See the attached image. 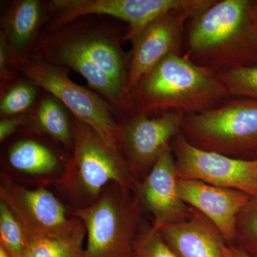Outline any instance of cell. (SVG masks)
Returning a JSON list of instances; mask_svg holds the SVG:
<instances>
[{"label": "cell", "mask_w": 257, "mask_h": 257, "mask_svg": "<svg viewBox=\"0 0 257 257\" xmlns=\"http://www.w3.org/2000/svg\"><path fill=\"white\" fill-rule=\"evenodd\" d=\"M121 23L88 15L47 24L28 57L81 74L118 114H126L130 54L121 47L128 31L119 26Z\"/></svg>", "instance_id": "cell-1"}, {"label": "cell", "mask_w": 257, "mask_h": 257, "mask_svg": "<svg viewBox=\"0 0 257 257\" xmlns=\"http://www.w3.org/2000/svg\"><path fill=\"white\" fill-rule=\"evenodd\" d=\"M227 88L212 69L187 55L167 56L139 80L128 94L126 114H194L227 100Z\"/></svg>", "instance_id": "cell-2"}, {"label": "cell", "mask_w": 257, "mask_h": 257, "mask_svg": "<svg viewBox=\"0 0 257 257\" xmlns=\"http://www.w3.org/2000/svg\"><path fill=\"white\" fill-rule=\"evenodd\" d=\"M255 1L220 0L191 19L187 55L218 72L257 63Z\"/></svg>", "instance_id": "cell-3"}, {"label": "cell", "mask_w": 257, "mask_h": 257, "mask_svg": "<svg viewBox=\"0 0 257 257\" xmlns=\"http://www.w3.org/2000/svg\"><path fill=\"white\" fill-rule=\"evenodd\" d=\"M73 122L72 155L57 181V187L73 204V208L91 205L111 183L130 191L134 171L122 152L108 146L79 119L74 117Z\"/></svg>", "instance_id": "cell-4"}, {"label": "cell", "mask_w": 257, "mask_h": 257, "mask_svg": "<svg viewBox=\"0 0 257 257\" xmlns=\"http://www.w3.org/2000/svg\"><path fill=\"white\" fill-rule=\"evenodd\" d=\"M181 134L202 150L233 158L257 155V100L237 98L185 114Z\"/></svg>", "instance_id": "cell-5"}, {"label": "cell", "mask_w": 257, "mask_h": 257, "mask_svg": "<svg viewBox=\"0 0 257 257\" xmlns=\"http://www.w3.org/2000/svg\"><path fill=\"white\" fill-rule=\"evenodd\" d=\"M10 67L57 97L74 118L92 128L108 146L121 152V123L117 121L119 115L97 93L71 80L69 69L29 57L13 56Z\"/></svg>", "instance_id": "cell-6"}, {"label": "cell", "mask_w": 257, "mask_h": 257, "mask_svg": "<svg viewBox=\"0 0 257 257\" xmlns=\"http://www.w3.org/2000/svg\"><path fill=\"white\" fill-rule=\"evenodd\" d=\"M130 192L111 183L91 205L69 208L85 228V257H133L139 216Z\"/></svg>", "instance_id": "cell-7"}, {"label": "cell", "mask_w": 257, "mask_h": 257, "mask_svg": "<svg viewBox=\"0 0 257 257\" xmlns=\"http://www.w3.org/2000/svg\"><path fill=\"white\" fill-rule=\"evenodd\" d=\"M0 177V200L18 217L28 238L70 239L86 236L82 221L69 217L68 209L50 191L43 187H21L5 172Z\"/></svg>", "instance_id": "cell-8"}, {"label": "cell", "mask_w": 257, "mask_h": 257, "mask_svg": "<svg viewBox=\"0 0 257 257\" xmlns=\"http://www.w3.org/2000/svg\"><path fill=\"white\" fill-rule=\"evenodd\" d=\"M170 145L178 178L200 181L257 197V158H233L202 150L189 143L181 133Z\"/></svg>", "instance_id": "cell-9"}, {"label": "cell", "mask_w": 257, "mask_h": 257, "mask_svg": "<svg viewBox=\"0 0 257 257\" xmlns=\"http://www.w3.org/2000/svg\"><path fill=\"white\" fill-rule=\"evenodd\" d=\"M216 0H195L192 5L161 15L139 32L130 41L126 100L128 93L140 79L167 56L181 54L187 22Z\"/></svg>", "instance_id": "cell-10"}, {"label": "cell", "mask_w": 257, "mask_h": 257, "mask_svg": "<svg viewBox=\"0 0 257 257\" xmlns=\"http://www.w3.org/2000/svg\"><path fill=\"white\" fill-rule=\"evenodd\" d=\"M193 0H49L47 24H60L88 15L116 19L128 26L125 41L161 15L189 6Z\"/></svg>", "instance_id": "cell-11"}, {"label": "cell", "mask_w": 257, "mask_h": 257, "mask_svg": "<svg viewBox=\"0 0 257 257\" xmlns=\"http://www.w3.org/2000/svg\"><path fill=\"white\" fill-rule=\"evenodd\" d=\"M184 115L179 112L138 113L130 115L121 123V152L134 172L151 170L161 153L181 133Z\"/></svg>", "instance_id": "cell-12"}, {"label": "cell", "mask_w": 257, "mask_h": 257, "mask_svg": "<svg viewBox=\"0 0 257 257\" xmlns=\"http://www.w3.org/2000/svg\"><path fill=\"white\" fill-rule=\"evenodd\" d=\"M177 168L171 145L166 147L148 175L139 184L140 199L155 218V224L180 222L192 210L179 197Z\"/></svg>", "instance_id": "cell-13"}, {"label": "cell", "mask_w": 257, "mask_h": 257, "mask_svg": "<svg viewBox=\"0 0 257 257\" xmlns=\"http://www.w3.org/2000/svg\"><path fill=\"white\" fill-rule=\"evenodd\" d=\"M179 197L216 226L225 240L234 241L236 218L251 196L194 179L177 180Z\"/></svg>", "instance_id": "cell-14"}, {"label": "cell", "mask_w": 257, "mask_h": 257, "mask_svg": "<svg viewBox=\"0 0 257 257\" xmlns=\"http://www.w3.org/2000/svg\"><path fill=\"white\" fill-rule=\"evenodd\" d=\"M155 225L178 257H226L224 238L199 211H192L188 219L180 222Z\"/></svg>", "instance_id": "cell-15"}, {"label": "cell", "mask_w": 257, "mask_h": 257, "mask_svg": "<svg viewBox=\"0 0 257 257\" xmlns=\"http://www.w3.org/2000/svg\"><path fill=\"white\" fill-rule=\"evenodd\" d=\"M48 20L45 1H13L0 21V32L9 44L11 56L28 57Z\"/></svg>", "instance_id": "cell-16"}, {"label": "cell", "mask_w": 257, "mask_h": 257, "mask_svg": "<svg viewBox=\"0 0 257 257\" xmlns=\"http://www.w3.org/2000/svg\"><path fill=\"white\" fill-rule=\"evenodd\" d=\"M73 118L57 97L43 90L36 105L27 115L23 130L30 135H47L66 148L73 150Z\"/></svg>", "instance_id": "cell-17"}, {"label": "cell", "mask_w": 257, "mask_h": 257, "mask_svg": "<svg viewBox=\"0 0 257 257\" xmlns=\"http://www.w3.org/2000/svg\"><path fill=\"white\" fill-rule=\"evenodd\" d=\"M10 165L28 175H47L58 167L59 158L50 147L32 138L22 139L13 144L8 152Z\"/></svg>", "instance_id": "cell-18"}, {"label": "cell", "mask_w": 257, "mask_h": 257, "mask_svg": "<svg viewBox=\"0 0 257 257\" xmlns=\"http://www.w3.org/2000/svg\"><path fill=\"white\" fill-rule=\"evenodd\" d=\"M43 89L21 74L20 78L0 87V116L28 114L34 109Z\"/></svg>", "instance_id": "cell-19"}, {"label": "cell", "mask_w": 257, "mask_h": 257, "mask_svg": "<svg viewBox=\"0 0 257 257\" xmlns=\"http://www.w3.org/2000/svg\"><path fill=\"white\" fill-rule=\"evenodd\" d=\"M86 236L70 239L28 238L25 257H85L83 242Z\"/></svg>", "instance_id": "cell-20"}, {"label": "cell", "mask_w": 257, "mask_h": 257, "mask_svg": "<svg viewBox=\"0 0 257 257\" xmlns=\"http://www.w3.org/2000/svg\"><path fill=\"white\" fill-rule=\"evenodd\" d=\"M0 246L12 257H25L28 239L23 225L13 211L0 200Z\"/></svg>", "instance_id": "cell-21"}, {"label": "cell", "mask_w": 257, "mask_h": 257, "mask_svg": "<svg viewBox=\"0 0 257 257\" xmlns=\"http://www.w3.org/2000/svg\"><path fill=\"white\" fill-rule=\"evenodd\" d=\"M230 96L257 100V63L216 72Z\"/></svg>", "instance_id": "cell-22"}, {"label": "cell", "mask_w": 257, "mask_h": 257, "mask_svg": "<svg viewBox=\"0 0 257 257\" xmlns=\"http://www.w3.org/2000/svg\"><path fill=\"white\" fill-rule=\"evenodd\" d=\"M238 247L250 257H257V197H251L236 218Z\"/></svg>", "instance_id": "cell-23"}, {"label": "cell", "mask_w": 257, "mask_h": 257, "mask_svg": "<svg viewBox=\"0 0 257 257\" xmlns=\"http://www.w3.org/2000/svg\"><path fill=\"white\" fill-rule=\"evenodd\" d=\"M133 257H178L166 243L155 224L139 235Z\"/></svg>", "instance_id": "cell-24"}, {"label": "cell", "mask_w": 257, "mask_h": 257, "mask_svg": "<svg viewBox=\"0 0 257 257\" xmlns=\"http://www.w3.org/2000/svg\"><path fill=\"white\" fill-rule=\"evenodd\" d=\"M11 50L5 35L0 32V87L20 78L21 74L10 67Z\"/></svg>", "instance_id": "cell-25"}, {"label": "cell", "mask_w": 257, "mask_h": 257, "mask_svg": "<svg viewBox=\"0 0 257 257\" xmlns=\"http://www.w3.org/2000/svg\"><path fill=\"white\" fill-rule=\"evenodd\" d=\"M27 115L3 117L0 120V142L3 143L18 130H23L27 123Z\"/></svg>", "instance_id": "cell-26"}, {"label": "cell", "mask_w": 257, "mask_h": 257, "mask_svg": "<svg viewBox=\"0 0 257 257\" xmlns=\"http://www.w3.org/2000/svg\"><path fill=\"white\" fill-rule=\"evenodd\" d=\"M226 257H250L237 246L229 245L226 248Z\"/></svg>", "instance_id": "cell-27"}, {"label": "cell", "mask_w": 257, "mask_h": 257, "mask_svg": "<svg viewBox=\"0 0 257 257\" xmlns=\"http://www.w3.org/2000/svg\"><path fill=\"white\" fill-rule=\"evenodd\" d=\"M253 20L255 28H256L257 31V1H255L254 6H253Z\"/></svg>", "instance_id": "cell-28"}, {"label": "cell", "mask_w": 257, "mask_h": 257, "mask_svg": "<svg viewBox=\"0 0 257 257\" xmlns=\"http://www.w3.org/2000/svg\"><path fill=\"white\" fill-rule=\"evenodd\" d=\"M0 257H12L3 246H0Z\"/></svg>", "instance_id": "cell-29"}, {"label": "cell", "mask_w": 257, "mask_h": 257, "mask_svg": "<svg viewBox=\"0 0 257 257\" xmlns=\"http://www.w3.org/2000/svg\"><path fill=\"white\" fill-rule=\"evenodd\" d=\"M256 158H257V155H256Z\"/></svg>", "instance_id": "cell-30"}]
</instances>
